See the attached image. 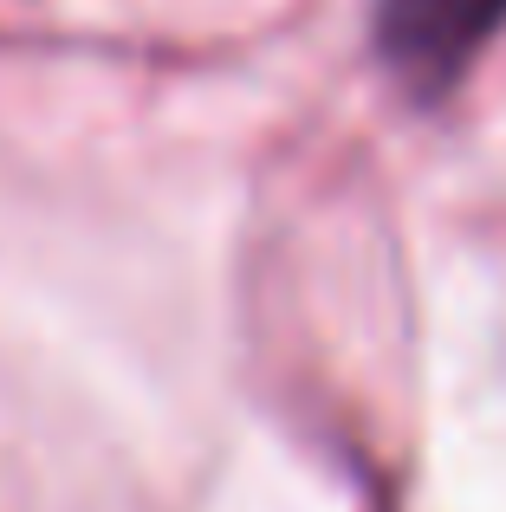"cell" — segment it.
<instances>
[{"mask_svg": "<svg viewBox=\"0 0 506 512\" xmlns=\"http://www.w3.org/2000/svg\"><path fill=\"white\" fill-rule=\"evenodd\" d=\"M506 20V0H383L377 7V39L383 59L403 65L416 85H448L487 33Z\"/></svg>", "mask_w": 506, "mask_h": 512, "instance_id": "cell-1", "label": "cell"}]
</instances>
